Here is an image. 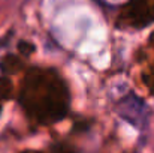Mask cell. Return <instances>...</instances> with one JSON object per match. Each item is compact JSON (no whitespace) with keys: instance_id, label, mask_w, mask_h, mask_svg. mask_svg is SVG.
<instances>
[{"instance_id":"6da1fadb","label":"cell","mask_w":154,"mask_h":153,"mask_svg":"<svg viewBox=\"0 0 154 153\" xmlns=\"http://www.w3.org/2000/svg\"><path fill=\"white\" fill-rule=\"evenodd\" d=\"M21 102L27 113L39 122H55L67 110L69 95L63 80L52 71H32L21 90Z\"/></svg>"},{"instance_id":"7a4b0ae2","label":"cell","mask_w":154,"mask_h":153,"mask_svg":"<svg viewBox=\"0 0 154 153\" xmlns=\"http://www.w3.org/2000/svg\"><path fill=\"white\" fill-rule=\"evenodd\" d=\"M127 17L135 26H147L154 21V0H132L127 6Z\"/></svg>"},{"instance_id":"3957f363","label":"cell","mask_w":154,"mask_h":153,"mask_svg":"<svg viewBox=\"0 0 154 153\" xmlns=\"http://www.w3.org/2000/svg\"><path fill=\"white\" fill-rule=\"evenodd\" d=\"M121 113H123L124 119H127L130 123H133L136 126H144L147 122V107L136 96H130L129 99L123 102Z\"/></svg>"},{"instance_id":"277c9868","label":"cell","mask_w":154,"mask_h":153,"mask_svg":"<svg viewBox=\"0 0 154 153\" xmlns=\"http://www.w3.org/2000/svg\"><path fill=\"white\" fill-rule=\"evenodd\" d=\"M8 93H9V84L6 81H2L0 80V104L8 96Z\"/></svg>"}]
</instances>
